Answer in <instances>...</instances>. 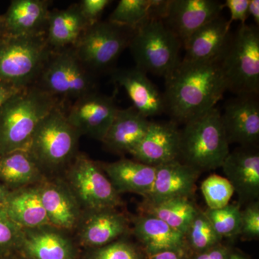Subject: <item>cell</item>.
Returning a JSON list of instances; mask_svg holds the SVG:
<instances>
[{
    "instance_id": "1",
    "label": "cell",
    "mask_w": 259,
    "mask_h": 259,
    "mask_svg": "<svg viewBox=\"0 0 259 259\" xmlns=\"http://www.w3.org/2000/svg\"><path fill=\"white\" fill-rule=\"evenodd\" d=\"M221 58L206 63L182 60L165 78L166 112L177 125L185 124L209 111L223 98L226 87L221 71Z\"/></svg>"
},
{
    "instance_id": "2",
    "label": "cell",
    "mask_w": 259,
    "mask_h": 259,
    "mask_svg": "<svg viewBox=\"0 0 259 259\" xmlns=\"http://www.w3.org/2000/svg\"><path fill=\"white\" fill-rule=\"evenodd\" d=\"M59 100L36 84L18 92L0 107V156L28 148L44 117Z\"/></svg>"
},
{
    "instance_id": "3",
    "label": "cell",
    "mask_w": 259,
    "mask_h": 259,
    "mask_svg": "<svg viewBox=\"0 0 259 259\" xmlns=\"http://www.w3.org/2000/svg\"><path fill=\"white\" fill-rule=\"evenodd\" d=\"M229 153L221 112L216 107L180 130L179 160L200 173L221 167Z\"/></svg>"
},
{
    "instance_id": "4",
    "label": "cell",
    "mask_w": 259,
    "mask_h": 259,
    "mask_svg": "<svg viewBox=\"0 0 259 259\" xmlns=\"http://www.w3.org/2000/svg\"><path fill=\"white\" fill-rule=\"evenodd\" d=\"M52 51L46 34L0 36V82L20 90L35 84Z\"/></svg>"
},
{
    "instance_id": "5",
    "label": "cell",
    "mask_w": 259,
    "mask_h": 259,
    "mask_svg": "<svg viewBox=\"0 0 259 259\" xmlns=\"http://www.w3.org/2000/svg\"><path fill=\"white\" fill-rule=\"evenodd\" d=\"M226 91L236 95L259 93V31L255 25L243 24L230 38L221 58Z\"/></svg>"
},
{
    "instance_id": "6",
    "label": "cell",
    "mask_w": 259,
    "mask_h": 259,
    "mask_svg": "<svg viewBox=\"0 0 259 259\" xmlns=\"http://www.w3.org/2000/svg\"><path fill=\"white\" fill-rule=\"evenodd\" d=\"M136 67L166 78L180 64L182 42L161 19L148 20L135 30L130 44Z\"/></svg>"
},
{
    "instance_id": "7",
    "label": "cell",
    "mask_w": 259,
    "mask_h": 259,
    "mask_svg": "<svg viewBox=\"0 0 259 259\" xmlns=\"http://www.w3.org/2000/svg\"><path fill=\"white\" fill-rule=\"evenodd\" d=\"M79 136L59 105L40 122L27 150L42 171L56 169L76 157Z\"/></svg>"
},
{
    "instance_id": "8",
    "label": "cell",
    "mask_w": 259,
    "mask_h": 259,
    "mask_svg": "<svg viewBox=\"0 0 259 259\" xmlns=\"http://www.w3.org/2000/svg\"><path fill=\"white\" fill-rule=\"evenodd\" d=\"M35 84L59 100H76L97 91L94 74L84 67L72 47L52 51Z\"/></svg>"
},
{
    "instance_id": "9",
    "label": "cell",
    "mask_w": 259,
    "mask_h": 259,
    "mask_svg": "<svg viewBox=\"0 0 259 259\" xmlns=\"http://www.w3.org/2000/svg\"><path fill=\"white\" fill-rule=\"evenodd\" d=\"M135 30L111 23L99 21L88 27L73 49L90 72L111 69L119 56L129 47Z\"/></svg>"
},
{
    "instance_id": "10",
    "label": "cell",
    "mask_w": 259,
    "mask_h": 259,
    "mask_svg": "<svg viewBox=\"0 0 259 259\" xmlns=\"http://www.w3.org/2000/svg\"><path fill=\"white\" fill-rule=\"evenodd\" d=\"M66 184L87 211L116 208L122 204L120 194L101 166L83 155H78L71 162Z\"/></svg>"
},
{
    "instance_id": "11",
    "label": "cell",
    "mask_w": 259,
    "mask_h": 259,
    "mask_svg": "<svg viewBox=\"0 0 259 259\" xmlns=\"http://www.w3.org/2000/svg\"><path fill=\"white\" fill-rule=\"evenodd\" d=\"M224 5L215 0H166L161 19L182 42L219 15Z\"/></svg>"
},
{
    "instance_id": "12",
    "label": "cell",
    "mask_w": 259,
    "mask_h": 259,
    "mask_svg": "<svg viewBox=\"0 0 259 259\" xmlns=\"http://www.w3.org/2000/svg\"><path fill=\"white\" fill-rule=\"evenodd\" d=\"M118 110L113 97L95 91L75 100L66 117L80 136L102 141Z\"/></svg>"
},
{
    "instance_id": "13",
    "label": "cell",
    "mask_w": 259,
    "mask_h": 259,
    "mask_svg": "<svg viewBox=\"0 0 259 259\" xmlns=\"http://www.w3.org/2000/svg\"><path fill=\"white\" fill-rule=\"evenodd\" d=\"M221 119L229 144L256 146L259 140L258 95H236L228 100Z\"/></svg>"
},
{
    "instance_id": "14",
    "label": "cell",
    "mask_w": 259,
    "mask_h": 259,
    "mask_svg": "<svg viewBox=\"0 0 259 259\" xmlns=\"http://www.w3.org/2000/svg\"><path fill=\"white\" fill-rule=\"evenodd\" d=\"M180 142L176 122L150 121L144 138L130 154L136 161L156 167L179 159Z\"/></svg>"
},
{
    "instance_id": "15",
    "label": "cell",
    "mask_w": 259,
    "mask_h": 259,
    "mask_svg": "<svg viewBox=\"0 0 259 259\" xmlns=\"http://www.w3.org/2000/svg\"><path fill=\"white\" fill-rule=\"evenodd\" d=\"M255 146H241L228 153L221 168L241 203L258 200L259 152Z\"/></svg>"
},
{
    "instance_id": "16",
    "label": "cell",
    "mask_w": 259,
    "mask_h": 259,
    "mask_svg": "<svg viewBox=\"0 0 259 259\" xmlns=\"http://www.w3.org/2000/svg\"><path fill=\"white\" fill-rule=\"evenodd\" d=\"M200 172L180 160L156 166V175L151 192L146 197L147 204H157L177 198L190 199L194 193Z\"/></svg>"
},
{
    "instance_id": "17",
    "label": "cell",
    "mask_w": 259,
    "mask_h": 259,
    "mask_svg": "<svg viewBox=\"0 0 259 259\" xmlns=\"http://www.w3.org/2000/svg\"><path fill=\"white\" fill-rule=\"evenodd\" d=\"M18 252L29 259L77 258L71 239L51 225L23 229Z\"/></svg>"
},
{
    "instance_id": "18",
    "label": "cell",
    "mask_w": 259,
    "mask_h": 259,
    "mask_svg": "<svg viewBox=\"0 0 259 259\" xmlns=\"http://www.w3.org/2000/svg\"><path fill=\"white\" fill-rule=\"evenodd\" d=\"M112 78L124 88L137 111L144 117H154L166 112L164 97L149 79L146 73L139 68L112 70Z\"/></svg>"
},
{
    "instance_id": "19",
    "label": "cell",
    "mask_w": 259,
    "mask_h": 259,
    "mask_svg": "<svg viewBox=\"0 0 259 259\" xmlns=\"http://www.w3.org/2000/svg\"><path fill=\"white\" fill-rule=\"evenodd\" d=\"M38 185L51 226L63 231L79 226L82 217L81 206L67 184L59 180H42Z\"/></svg>"
},
{
    "instance_id": "20",
    "label": "cell",
    "mask_w": 259,
    "mask_h": 259,
    "mask_svg": "<svg viewBox=\"0 0 259 259\" xmlns=\"http://www.w3.org/2000/svg\"><path fill=\"white\" fill-rule=\"evenodd\" d=\"M231 24L221 15L199 29L183 46L185 55L182 61L206 63L221 59L231 38Z\"/></svg>"
},
{
    "instance_id": "21",
    "label": "cell",
    "mask_w": 259,
    "mask_h": 259,
    "mask_svg": "<svg viewBox=\"0 0 259 259\" xmlns=\"http://www.w3.org/2000/svg\"><path fill=\"white\" fill-rule=\"evenodd\" d=\"M79 225L80 243L93 249L115 241L128 228L127 218L116 208L88 210Z\"/></svg>"
},
{
    "instance_id": "22",
    "label": "cell",
    "mask_w": 259,
    "mask_h": 259,
    "mask_svg": "<svg viewBox=\"0 0 259 259\" xmlns=\"http://www.w3.org/2000/svg\"><path fill=\"white\" fill-rule=\"evenodd\" d=\"M50 2L13 0L4 15L6 35L30 36L47 33Z\"/></svg>"
},
{
    "instance_id": "23",
    "label": "cell",
    "mask_w": 259,
    "mask_h": 259,
    "mask_svg": "<svg viewBox=\"0 0 259 259\" xmlns=\"http://www.w3.org/2000/svg\"><path fill=\"white\" fill-rule=\"evenodd\" d=\"M100 166L119 194L130 192L146 198L151 192L156 167L127 158L103 163Z\"/></svg>"
},
{
    "instance_id": "24",
    "label": "cell",
    "mask_w": 259,
    "mask_h": 259,
    "mask_svg": "<svg viewBox=\"0 0 259 259\" xmlns=\"http://www.w3.org/2000/svg\"><path fill=\"white\" fill-rule=\"evenodd\" d=\"M134 233L149 255L165 250L185 253V235L152 214L144 212L136 218Z\"/></svg>"
},
{
    "instance_id": "25",
    "label": "cell",
    "mask_w": 259,
    "mask_h": 259,
    "mask_svg": "<svg viewBox=\"0 0 259 259\" xmlns=\"http://www.w3.org/2000/svg\"><path fill=\"white\" fill-rule=\"evenodd\" d=\"M149 123L134 107L119 109L102 142L113 152L131 153L144 138Z\"/></svg>"
},
{
    "instance_id": "26",
    "label": "cell",
    "mask_w": 259,
    "mask_h": 259,
    "mask_svg": "<svg viewBox=\"0 0 259 259\" xmlns=\"http://www.w3.org/2000/svg\"><path fill=\"white\" fill-rule=\"evenodd\" d=\"M38 184L10 190L3 204L12 221L23 229L50 225Z\"/></svg>"
},
{
    "instance_id": "27",
    "label": "cell",
    "mask_w": 259,
    "mask_h": 259,
    "mask_svg": "<svg viewBox=\"0 0 259 259\" xmlns=\"http://www.w3.org/2000/svg\"><path fill=\"white\" fill-rule=\"evenodd\" d=\"M88 27L79 4L50 11L46 33L48 44L53 51L73 47Z\"/></svg>"
},
{
    "instance_id": "28",
    "label": "cell",
    "mask_w": 259,
    "mask_h": 259,
    "mask_svg": "<svg viewBox=\"0 0 259 259\" xmlns=\"http://www.w3.org/2000/svg\"><path fill=\"white\" fill-rule=\"evenodd\" d=\"M0 181L10 190L36 185L42 170L28 150H18L0 156Z\"/></svg>"
},
{
    "instance_id": "29",
    "label": "cell",
    "mask_w": 259,
    "mask_h": 259,
    "mask_svg": "<svg viewBox=\"0 0 259 259\" xmlns=\"http://www.w3.org/2000/svg\"><path fill=\"white\" fill-rule=\"evenodd\" d=\"M166 0H121L108 21L136 30L152 18H160Z\"/></svg>"
},
{
    "instance_id": "30",
    "label": "cell",
    "mask_w": 259,
    "mask_h": 259,
    "mask_svg": "<svg viewBox=\"0 0 259 259\" xmlns=\"http://www.w3.org/2000/svg\"><path fill=\"white\" fill-rule=\"evenodd\" d=\"M144 212L158 219L185 234L198 207L188 198H177L157 204L145 203Z\"/></svg>"
},
{
    "instance_id": "31",
    "label": "cell",
    "mask_w": 259,
    "mask_h": 259,
    "mask_svg": "<svg viewBox=\"0 0 259 259\" xmlns=\"http://www.w3.org/2000/svg\"><path fill=\"white\" fill-rule=\"evenodd\" d=\"M186 245L196 253L221 243L223 238L216 233L204 211L197 209L185 234Z\"/></svg>"
},
{
    "instance_id": "32",
    "label": "cell",
    "mask_w": 259,
    "mask_h": 259,
    "mask_svg": "<svg viewBox=\"0 0 259 259\" xmlns=\"http://www.w3.org/2000/svg\"><path fill=\"white\" fill-rule=\"evenodd\" d=\"M204 212L221 238H231L241 233V209L239 204H228L219 209L207 208Z\"/></svg>"
},
{
    "instance_id": "33",
    "label": "cell",
    "mask_w": 259,
    "mask_h": 259,
    "mask_svg": "<svg viewBox=\"0 0 259 259\" xmlns=\"http://www.w3.org/2000/svg\"><path fill=\"white\" fill-rule=\"evenodd\" d=\"M201 191L209 209L222 208L229 204L234 189L226 177L212 175L201 185Z\"/></svg>"
},
{
    "instance_id": "34",
    "label": "cell",
    "mask_w": 259,
    "mask_h": 259,
    "mask_svg": "<svg viewBox=\"0 0 259 259\" xmlns=\"http://www.w3.org/2000/svg\"><path fill=\"white\" fill-rule=\"evenodd\" d=\"M23 228L15 224L0 205V257L10 256L18 251Z\"/></svg>"
},
{
    "instance_id": "35",
    "label": "cell",
    "mask_w": 259,
    "mask_h": 259,
    "mask_svg": "<svg viewBox=\"0 0 259 259\" xmlns=\"http://www.w3.org/2000/svg\"><path fill=\"white\" fill-rule=\"evenodd\" d=\"M88 259H141L139 252L131 243L115 241L93 248Z\"/></svg>"
},
{
    "instance_id": "36",
    "label": "cell",
    "mask_w": 259,
    "mask_h": 259,
    "mask_svg": "<svg viewBox=\"0 0 259 259\" xmlns=\"http://www.w3.org/2000/svg\"><path fill=\"white\" fill-rule=\"evenodd\" d=\"M244 238H258L259 236V202L258 200L247 204L241 209V233Z\"/></svg>"
},
{
    "instance_id": "37",
    "label": "cell",
    "mask_w": 259,
    "mask_h": 259,
    "mask_svg": "<svg viewBox=\"0 0 259 259\" xmlns=\"http://www.w3.org/2000/svg\"><path fill=\"white\" fill-rule=\"evenodd\" d=\"M110 3V0H83L79 3L80 11L89 27L100 21L104 10Z\"/></svg>"
},
{
    "instance_id": "38",
    "label": "cell",
    "mask_w": 259,
    "mask_h": 259,
    "mask_svg": "<svg viewBox=\"0 0 259 259\" xmlns=\"http://www.w3.org/2000/svg\"><path fill=\"white\" fill-rule=\"evenodd\" d=\"M250 0H227L224 7H227L231 13L230 22L240 21L241 25L245 24L248 17V5Z\"/></svg>"
},
{
    "instance_id": "39",
    "label": "cell",
    "mask_w": 259,
    "mask_h": 259,
    "mask_svg": "<svg viewBox=\"0 0 259 259\" xmlns=\"http://www.w3.org/2000/svg\"><path fill=\"white\" fill-rule=\"evenodd\" d=\"M232 253L229 248L220 243L209 249L196 253L192 259H230Z\"/></svg>"
},
{
    "instance_id": "40",
    "label": "cell",
    "mask_w": 259,
    "mask_h": 259,
    "mask_svg": "<svg viewBox=\"0 0 259 259\" xmlns=\"http://www.w3.org/2000/svg\"><path fill=\"white\" fill-rule=\"evenodd\" d=\"M20 90V89L15 88L12 85L0 82V107Z\"/></svg>"
},
{
    "instance_id": "41",
    "label": "cell",
    "mask_w": 259,
    "mask_h": 259,
    "mask_svg": "<svg viewBox=\"0 0 259 259\" xmlns=\"http://www.w3.org/2000/svg\"><path fill=\"white\" fill-rule=\"evenodd\" d=\"M150 259H185L184 253L175 250H165L149 255Z\"/></svg>"
},
{
    "instance_id": "42",
    "label": "cell",
    "mask_w": 259,
    "mask_h": 259,
    "mask_svg": "<svg viewBox=\"0 0 259 259\" xmlns=\"http://www.w3.org/2000/svg\"><path fill=\"white\" fill-rule=\"evenodd\" d=\"M248 16H251L255 23V26L259 25V1L250 0L248 9Z\"/></svg>"
},
{
    "instance_id": "43",
    "label": "cell",
    "mask_w": 259,
    "mask_h": 259,
    "mask_svg": "<svg viewBox=\"0 0 259 259\" xmlns=\"http://www.w3.org/2000/svg\"><path fill=\"white\" fill-rule=\"evenodd\" d=\"M10 190L3 184H0V205H3Z\"/></svg>"
},
{
    "instance_id": "44",
    "label": "cell",
    "mask_w": 259,
    "mask_h": 259,
    "mask_svg": "<svg viewBox=\"0 0 259 259\" xmlns=\"http://www.w3.org/2000/svg\"><path fill=\"white\" fill-rule=\"evenodd\" d=\"M4 35H6L4 15H0V36H3Z\"/></svg>"
},
{
    "instance_id": "45",
    "label": "cell",
    "mask_w": 259,
    "mask_h": 259,
    "mask_svg": "<svg viewBox=\"0 0 259 259\" xmlns=\"http://www.w3.org/2000/svg\"><path fill=\"white\" fill-rule=\"evenodd\" d=\"M230 259H245L244 257L242 256V255L240 254H238V253H232L231 255V257H230Z\"/></svg>"
},
{
    "instance_id": "46",
    "label": "cell",
    "mask_w": 259,
    "mask_h": 259,
    "mask_svg": "<svg viewBox=\"0 0 259 259\" xmlns=\"http://www.w3.org/2000/svg\"><path fill=\"white\" fill-rule=\"evenodd\" d=\"M15 259H29V258H25V257L23 256V255H20V256H18V258H16Z\"/></svg>"
},
{
    "instance_id": "47",
    "label": "cell",
    "mask_w": 259,
    "mask_h": 259,
    "mask_svg": "<svg viewBox=\"0 0 259 259\" xmlns=\"http://www.w3.org/2000/svg\"><path fill=\"white\" fill-rule=\"evenodd\" d=\"M0 259H10V256L0 257Z\"/></svg>"
}]
</instances>
